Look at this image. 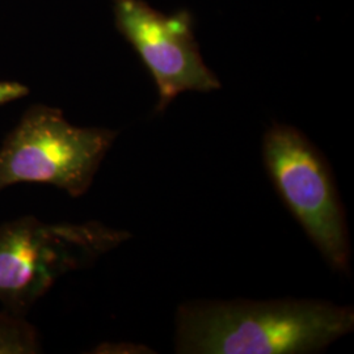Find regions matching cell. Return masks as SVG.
I'll use <instances>...</instances> for the list:
<instances>
[{"instance_id":"6da1fadb","label":"cell","mask_w":354,"mask_h":354,"mask_svg":"<svg viewBox=\"0 0 354 354\" xmlns=\"http://www.w3.org/2000/svg\"><path fill=\"white\" fill-rule=\"evenodd\" d=\"M353 327L352 308L323 301L193 302L178 310L176 352L314 353Z\"/></svg>"},{"instance_id":"7a4b0ae2","label":"cell","mask_w":354,"mask_h":354,"mask_svg":"<svg viewBox=\"0 0 354 354\" xmlns=\"http://www.w3.org/2000/svg\"><path fill=\"white\" fill-rule=\"evenodd\" d=\"M127 238L100 222L49 223L24 215L0 225V304L26 317L58 279Z\"/></svg>"},{"instance_id":"3957f363","label":"cell","mask_w":354,"mask_h":354,"mask_svg":"<svg viewBox=\"0 0 354 354\" xmlns=\"http://www.w3.org/2000/svg\"><path fill=\"white\" fill-rule=\"evenodd\" d=\"M117 136L106 127H75L58 108L32 105L0 145V193L16 184H45L82 197Z\"/></svg>"},{"instance_id":"277c9868","label":"cell","mask_w":354,"mask_h":354,"mask_svg":"<svg viewBox=\"0 0 354 354\" xmlns=\"http://www.w3.org/2000/svg\"><path fill=\"white\" fill-rule=\"evenodd\" d=\"M264 165L281 198L329 266L345 272L351 245L345 215L328 165L304 134L274 125L263 143Z\"/></svg>"},{"instance_id":"5b68a950","label":"cell","mask_w":354,"mask_h":354,"mask_svg":"<svg viewBox=\"0 0 354 354\" xmlns=\"http://www.w3.org/2000/svg\"><path fill=\"white\" fill-rule=\"evenodd\" d=\"M113 11L118 32L137 51L156 84V112H163L183 92L221 87L200 54L189 11L168 16L143 0H113Z\"/></svg>"},{"instance_id":"8992f818","label":"cell","mask_w":354,"mask_h":354,"mask_svg":"<svg viewBox=\"0 0 354 354\" xmlns=\"http://www.w3.org/2000/svg\"><path fill=\"white\" fill-rule=\"evenodd\" d=\"M42 352L37 328L26 315L3 308L0 311V354H37Z\"/></svg>"},{"instance_id":"52a82bcc","label":"cell","mask_w":354,"mask_h":354,"mask_svg":"<svg viewBox=\"0 0 354 354\" xmlns=\"http://www.w3.org/2000/svg\"><path fill=\"white\" fill-rule=\"evenodd\" d=\"M29 95L26 84L15 80H0V106L24 99Z\"/></svg>"}]
</instances>
